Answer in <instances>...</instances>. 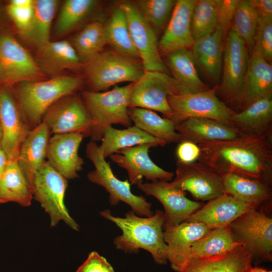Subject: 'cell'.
<instances>
[{
	"instance_id": "6da1fadb",
	"label": "cell",
	"mask_w": 272,
	"mask_h": 272,
	"mask_svg": "<svg viewBox=\"0 0 272 272\" xmlns=\"http://www.w3.org/2000/svg\"><path fill=\"white\" fill-rule=\"evenodd\" d=\"M197 145L200 150L198 162L221 175L232 173L271 184V133Z\"/></svg>"
},
{
	"instance_id": "7a4b0ae2",
	"label": "cell",
	"mask_w": 272,
	"mask_h": 272,
	"mask_svg": "<svg viewBox=\"0 0 272 272\" xmlns=\"http://www.w3.org/2000/svg\"><path fill=\"white\" fill-rule=\"evenodd\" d=\"M104 218L114 223L122 231L115 237L116 248L127 253L138 252L140 249L148 251L155 261L166 264L167 247L163 238L164 214L157 210L150 217H141L132 211L124 217L114 216L106 209L99 213Z\"/></svg>"
},
{
	"instance_id": "3957f363",
	"label": "cell",
	"mask_w": 272,
	"mask_h": 272,
	"mask_svg": "<svg viewBox=\"0 0 272 272\" xmlns=\"http://www.w3.org/2000/svg\"><path fill=\"white\" fill-rule=\"evenodd\" d=\"M83 83L79 77L56 76L47 80L23 82L14 86L15 97L30 130L42 122L46 112L54 103L75 94Z\"/></svg>"
},
{
	"instance_id": "277c9868",
	"label": "cell",
	"mask_w": 272,
	"mask_h": 272,
	"mask_svg": "<svg viewBox=\"0 0 272 272\" xmlns=\"http://www.w3.org/2000/svg\"><path fill=\"white\" fill-rule=\"evenodd\" d=\"M132 85L130 83L121 87L116 86L103 92H82L81 97L93 122L91 141H101L105 129L112 124L131 126L128 110Z\"/></svg>"
},
{
	"instance_id": "5b68a950",
	"label": "cell",
	"mask_w": 272,
	"mask_h": 272,
	"mask_svg": "<svg viewBox=\"0 0 272 272\" xmlns=\"http://www.w3.org/2000/svg\"><path fill=\"white\" fill-rule=\"evenodd\" d=\"M86 154L95 167L88 173L87 177L90 182L106 190L109 193L111 206H117L122 201L129 205L131 211L139 216L150 217L153 215L152 204L144 196L132 193L128 180H121L114 175L95 142L91 141L87 145Z\"/></svg>"
},
{
	"instance_id": "8992f818",
	"label": "cell",
	"mask_w": 272,
	"mask_h": 272,
	"mask_svg": "<svg viewBox=\"0 0 272 272\" xmlns=\"http://www.w3.org/2000/svg\"><path fill=\"white\" fill-rule=\"evenodd\" d=\"M137 61L114 50L101 51L84 65L89 91L103 92L120 83L135 82L145 72Z\"/></svg>"
},
{
	"instance_id": "52a82bcc",
	"label": "cell",
	"mask_w": 272,
	"mask_h": 272,
	"mask_svg": "<svg viewBox=\"0 0 272 272\" xmlns=\"http://www.w3.org/2000/svg\"><path fill=\"white\" fill-rule=\"evenodd\" d=\"M67 180L45 161L35 175L32 185L33 199L48 214L51 227L63 221L72 229L79 231V225L71 216L64 202Z\"/></svg>"
},
{
	"instance_id": "ba28073f",
	"label": "cell",
	"mask_w": 272,
	"mask_h": 272,
	"mask_svg": "<svg viewBox=\"0 0 272 272\" xmlns=\"http://www.w3.org/2000/svg\"><path fill=\"white\" fill-rule=\"evenodd\" d=\"M189 93L169 74L156 71H145L133 83L129 107H140L161 112L170 119L172 111L168 101L170 95Z\"/></svg>"
},
{
	"instance_id": "9c48e42d",
	"label": "cell",
	"mask_w": 272,
	"mask_h": 272,
	"mask_svg": "<svg viewBox=\"0 0 272 272\" xmlns=\"http://www.w3.org/2000/svg\"><path fill=\"white\" fill-rule=\"evenodd\" d=\"M168 101L175 124L189 118H206L228 123L235 111L219 99L214 88L193 93L170 95Z\"/></svg>"
},
{
	"instance_id": "30bf717a",
	"label": "cell",
	"mask_w": 272,
	"mask_h": 272,
	"mask_svg": "<svg viewBox=\"0 0 272 272\" xmlns=\"http://www.w3.org/2000/svg\"><path fill=\"white\" fill-rule=\"evenodd\" d=\"M44 74L28 51L12 35H0V86L13 87L42 80Z\"/></svg>"
},
{
	"instance_id": "8fae6325",
	"label": "cell",
	"mask_w": 272,
	"mask_h": 272,
	"mask_svg": "<svg viewBox=\"0 0 272 272\" xmlns=\"http://www.w3.org/2000/svg\"><path fill=\"white\" fill-rule=\"evenodd\" d=\"M234 239L251 256L270 260L272 255V219L253 209L241 215L229 226Z\"/></svg>"
},
{
	"instance_id": "7c38bea8",
	"label": "cell",
	"mask_w": 272,
	"mask_h": 272,
	"mask_svg": "<svg viewBox=\"0 0 272 272\" xmlns=\"http://www.w3.org/2000/svg\"><path fill=\"white\" fill-rule=\"evenodd\" d=\"M51 134L80 132L90 137L93 125L91 116L81 97L74 94L58 100L46 112L43 121Z\"/></svg>"
},
{
	"instance_id": "4fadbf2b",
	"label": "cell",
	"mask_w": 272,
	"mask_h": 272,
	"mask_svg": "<svg viewBox=\"0 0 272 272\" xmlns=\"http://www.w3.org/2000/svg\"><path fill=\"white\" fill-rule=\"evenodd\" d=\"M119 7L126 16L131 37L139 54L144 71L169 74L170 71L160 56L157 35L134 3L124 2Z\"/></svg>"
},
{
	"instance_id": "5bb4252c",
	"label": "cell",
	"mask_w": 272,
	"mask_h": 272,
	"mask_svg": "<svg viewBox=\"0 0 272 272\" xmlns=\"http://www.w3.org/2000/svg\"><path fill=\"white\" fill-rule=\"evenodd\" d=\"M1 148L7 161L17 160L21 146L30 131L19 108L13 87L0 86Z\"/></svg>"
},
{
	"instance_id": "9a60e30c",
	"label": "cell",
	"mask_w": 272,
	"mask_h": 272,
	"mask_svg": "<svg viewBox=\"0 0 272 272\" xmlns=\"http://www.w3.org/2000/svg\"><path fill=\"white\" fill-rule=\"evenodd\" d=\"M176 176L170 183L188 191L196 199L210 200L224 194L222 176L201 163L177 161Z\"/></svg>"
},
{
	"instance_id": "2e32d148",
	"label": "cell",
	"mask_w": 272,
	"mask_h": 272,
	"mask_svg": "<svg viewBox=\"0 0 272 272\" xmlns=\"http://www.w3.org/2000/svg\"><path fill=\"white\" fill-rule=\"evenodd\" d=\"M153 144H144L121 149L109 156L118 166L125 169L130 184L142 183L143 178L152 182H170L174 174L158 166L150 158L149 152Z\"/></svg>"
},
{
	"instance_id": "e0dca14e",
	"label": "cell",
	"mask_w": 272,
	"mask_h": 272,
	"mask_svg": "<svg viewBox=\"0 0 272 272\" xmlns=\"http://www.w3.org/2000/svg\"><path fill=\"white\" fill-rule=\"evenodd\" d=\"M224 46L223 76L220 89L227 100L234 102L248 67V49L231 27Z\"/></svg>"
},
{
	"instance_id": "ac0fdd59",
	"label": "cell",
	"mask_w": 272,
	"mask_h": 272,
	"mask_svg": "<svg viewBox=\"0 0 272 272\" xmlns=\"http://www.w3.org/2000/svg\"><path fill=\"white\" fill-rule=\"evenodd\" d=\"M137 186L146 195L155 197L162 204L165 210L163 229L186 221L201 207L200 202L187 198L184 191L170 182L157 180Z\"/></svg>"
},
{
	"instance_id": "d6986e66",
	"label": "cell",
	"mask_w": 272,
	"mask_h": 272,
	"mask_svg": "<svg viewBox=\"0 0 272 272\" xmlns=\"http://www.w3.org/2000/svg\"><path fill=\"white\" fill-rule=\"evenodd\" d=\"M85 138L80 132L53 134L47 147L46 161L67 180L78 177L84 160L78 153Z\"/></svg>"
},
{
	"instance_id": "ffe728a7",
	"label": "cell",
	"mask_w": 272,
	"mask_h": 272,
	"mask_svg": "<svg viewBox=\"0 0 272 272\" xmlns=\"http://www.w3.org/2000/svg\"><path fill=\"white\" fill-rule=\"evenodd\" d=\"M211 230L202 223L187 221L163 229L167 259L173 270L179 272L187 263L192 244Z\"/></svg>"
},
{
	"instance_id": "44dd1931",
	"label": "cell",
	"mask_w": 272,
	"mask_h": 272,
	"mask_svg": "<svg viewBox=\"0 0 272 272\" xmlns=\"http://www.w3.org/2000/svg\"><path fill=\"white\" fill-rule=\"evenodd\" d=\"M196 0H178L165 31L158 43L159 51L165 55L190 49L194 41L191 31V17Z\"/></svg>"
},
{
	"instance_id": "7402d4cb",
	"label": "cell",
	"mask_w": 272,
	"mask_h": 272,
	"mask_svg": "<svg viewBox=\"0 0 272 272\" xmlns=\"http://www.w3.org/2000/svg\"><path fill=\"white\" fill-rule=\"evenodd\" d=\"M270 94H272L271 64L262 57L252 53L242 85L233 103L241 111L253 102Z\"/></svg>"
},
{
	"instance_id": "603a6c76",
	"label": "cell",
	"mask_w": 272,
	"mask_h": 272,
	"mask_svg": "<svg viewBox=\"0 0 272 272\" xmlns=\"http://www.w3.org/2000/svg\"><path fill=\"white\" fill-rule=\"evenodd\" d=\"M255 208L224 193L209 200L186 221L202 223L211 229L223 228L229 226L238 217Z\"/></svg>"
},
{
	"instance_id": "cb8c5ba5",
	"label": "cell",
	"mask_w": 272,
	"mask_h": 272,
	"mask_svg": "<svg viewBox=\"0 0 272 272\" xmlns=\"http://www.w3.org/2000/svg\"><path fill=\"white\" fill-rule=\"evenodd\" d=\"M175 128L181 142L197 145L246 137L226 122L206 118H189L175 124Z\"/></svg>"
},
{
	"instance_id": "d4e9b609",
	"label": "cell",
	"mask_w": 272,
	"mask_h": 272,
	"mask_svg": "<svg viewBox=\"0 0 272 272\" xmlns=\"http://www.w3.org/2000/svg\"><path fill=\"white\" fill-rule=\"evenodd\" d=\"M228 124L246 137H260L271 133L272 94L235 112Z\"/></svg>"
},
{
	"instance_id": "484cf974",
	"label": "cell",
	"mask_w": 272,
	"mask_h": 272,
	"mask_svg": "<svg viewBox=\"0 0 272 272\" xmlns=\"http://www.w3.org/2000/svg\"><path fill=\"white\" fill-rule=\"evenodd\" d=\"M51 135L49 127L42 121L29 132L21 146L17 162L32 189L35 175L46 161Z\"/></svg>"
},
{
	"instance_id": "4316f807",
	"label": "cell",
	"mask_w": 272,
	"mask_h": 272,
	"mask_svg": "<svg viewBox=\"0 0 272 272\" xmlns=\"http://www.w3.org/2000/svg\"><path fill=\"white\" fill-rule=\"evenodd\" d=\"M224 37L217 26L214 32L195 41L192 47L196 65L213 84L219 82L221 76Z\"/></svg>"
},
{
	"instance_id": "83f0119b",
	"label": "cell",
	"mask_w": 272,
	"mask_h": 272,
	"mask_svg": "<svg viewBox=\"0 0 272 272\" xmlns=\"http://www.w3.org/2000/svg\"><path fill=\"white\" fill-rule=\"evenodd\" d=\"M38 48V64L44 74L55 75L65 70L78 71L84 65L67 41H49Z\"/></svg>"
},
{
	"instance_id": "f1b7e54d",
	"label": "cell",
	"mask_w": 272,
	"mask_h": 272,
	"mask_svg": "<svg viewBox=\"0 0 272 272\" xmlns=\"http://www.w3.org/2000/svg\"><path fill=\"white\" fill-rule=\"evenodd\" d=\"M252 256L241 244L217 256L190 261L179 272H249Z\"/></svg>"
},
{
	"instance_id": "f546056e",
	"label": "cell",
	"mask_w": 272,
	"mask_h": 272,
	"mask_svg": "<svg viewBox=\"0 0 272 272\" xmlns=\"http://www.w3.org/2000/svg\"><path fill=\"white\" fill-rule=\"evenodd\" d=\"M221 176L224 193L255 208L271 196L270 185L264 181L232 173Z\"/></svg>"
},
{
	"instance_id": "4dcf8cb0",
	"label": "cell",
	"mask_w": 272,
	"mask_h": 272,
	"mask_svg": "<svg viewBox=\"0 0 272 272\" xmlns=\"http://www.w3.org/2000/svg\"><path fill=\"white\" fill-rule=\"evenodd\" d=\"M33 199L32 189L17 160L7 161L0 179V204L14 202L26 207Z\"/></svg>"
},
{
	"instance_id": "1f68e13d",
	"label": "cell",
	"mask_w": 272,
	"mask_h": 272,
	"mask_svg": "<svg viewBox=\"0 0 272 272\" xmlns=\"http://www.w3.org/2000/svg\"><path fill=\"white\" fill-rule=\"evenodd\" d=\"M99 146L102 155L105 159L117 151L130 147L144 144H153L163 147L167 144L155 138L135 125L123 129H119L112 126L107 127Z\"/></svg>"
},
{
	"instance_id": "d6a6232c",
	"label": "cell",
	"mask_w": 272,
	"mask_h": 272,
	"mask_svg": "<svg viewBox=\"0 0 272 272\" xmlns=\"http://www.w3.org/2000/svg\"><path fill=\"white\" fill-rule=\"evenodd\" d=\"M166 57L172 77L189 93L209 89L198 75L192 50H177L167 54Z\"/></svg>"
},
{
	"instance_id": "836d02e7",
	"label": "cell",
	"mask_w": 272,
	"mask_h": 272,
	"mask_svg": "<svg viewBox=\"0 0 272 272\" xmlns=\"http://www.w3.org/2000/svg\"><path fill=\"white\" fill-rule=\"evenodd\" d=\"M128 113L134 125L152 137L167 144L181 142L180 135L170 119L160 117L153 110L140 107H129Z\"/></svg>"
},
{
	"instance_id": "e575fe53",
	"label": "cell",
	"mask_w": 272,
	"mask_h": 272,
	"mask_svg": "<svg viewBox=\"0 0 272 272\" xmlns=\"http://www.w3.org/2000/svg\"><path fill=\"white\" fill-rule=\"evenodd\" d=\"M104 29L106 44L114 51L135 60L140 59L131 37L125 14L119 6L104 25Z\"/></svg>"
},
{
	"instance_id": "d590c367",
	"label": "cell",
	"mask_w": 272,
	"mask_h": 272,
	"mask_svg": "<svg viewBox=\"0 0 272 272\" xmlns=\"http://www.w3.org/2000/svg\"><path fill=\"white\" fill-rule=\"evenodd\" d=\"M238 244H240L235 241L229 226L211 229L192 244L188 262L224 254Z\"/></svg>"
},
{
	"instance_id": "8d00e7d4",
	"label": "cell",
	"mask_w": 272,
	"mask_h": 272,
	"mask_svg": "<svg viewBox=\"0 0 272 272\" xmlns=\"http://www.w3.org/2000/svg\"><path fill=\"white\" fill-rule=\"evenodd\" d=\"M57 5L56 0H35L31 23L23 36L38 47L50 41V29Z\"/></svg>"
},
{
	"instance_id": "74e56055",
	"label": "cell",
	"mask_w": 272,
	"mask_h": 272,
	"mask_svg": "<svg viewBox=\"0 0 272 272\" xmlns=\"http://www.w3.org/2000/svg\"><path fill=\"white\" fill-rule=\"evenodd\" d=\"M71 44L81 62L86 64L106 45L104 25L99 21L88 24L74 36Z\"/></svg>"
},
{
	"instance_id": "f35d334b",
	"label": "cell",
	"mask_w": 272,
	"mask_h": 272,
	"mask_svg": "<svg viewBox=\"0 0 272 272\" xmlns=\"http://www.w3.org/2000/svg\"><path fill=\"white\" fill-rule=\"evenodd\" d=\"M98 4L95 0L65 1L55 24V34L63 36L72 32L92 13Z\"/></svg>"
},
{
	"instance_id": "ab89813d",
	"label": "cell",
	"mask_w": 272,
	"mask_h": 272,
	"mask_svg": "<svg viewBox=\"0 0 272 272\" xmlns=\"http://www.w3.org/2000/svg\"><path fill=\"white\" fill-rule=\"evenodd\" d=\"M218 20L216 0H196L191 17V31L194 42L214 32Z\"/></svg>"
},
{
	"instance_id": "60d3db41",
	"label": "cell",
	"mask_w": 272,
	"mask_h": 272,
	"mask_svg": "<svg viewBox=\"0 0 272 272\" xmlns=\"http://www.w3.org/2000/svg\"><path fill=\"white\" fill-rule=\"evenodd\" d=\"M176 1L138 0L134 4L156 35L165 28Z\"/></svg>"
},
{
	"instance_id": "b9f144b4",
	"label": "cell",
	"mask_w": 272,
	"mask_h": 272,
	"mask_svg": "<svg viewBox=\"0 0 272 272\" xmlns=\"http://www.w3.org/2000/svg\"><path fill=\"white\" fill-rule=\"evenodd\" d=\"M259 17L248 0L240 1L231 27L252 52Z\"/></svg>"
},
{
	"instance_id": "7bdbcfd3",
	"label": "cell",
	"mask_w": 272,
	"mask_h": 272,
	"mask_svg": "<svg viewBox=\"0 0 272 272\" xmlns=\"http://www.w3.org/2000/svg\"><path fill=\"white\" fill-rule=\"evenodd\" d=\"M252 53L270 63L272 59V18H259Z\"/></svg>"
},
{
	"instance_id": "ee69618b",
	"label": "cell",
	"mask_w": 272,
	"mask_h": 272,
	"mask_svg": "<svg viewBox=\"0 0 272 272\" xmlns=\"http://www.w3.org/2000/svg\"><path fill=\"white\" fill-rule=\"evenodd\" d=\"M218 6V27L224 35L228 33L239 0H216Z\"/></svg>"
},
{
	"instance_id": "f6af8a7d",
	"label": "cell",
	"mask_w": 272,
	"mask_h": 272,
	"mask_svg": "<svg viewBox=\"0 0 272 272\" xmlns=\"http://www.w3.org/2000/svg\"><path fill=\"white\" fill-rule=\"evenodd\" d=\"M7 11L17 30L23 35L28 30L31 23L34 12V5L26 8H17L7 5Z\"/></svg>"
},
{
	"instance_id": "bcb514c9",
	"label": "cell",
	"mask_w": 272,
	"mask_h": 272,
	"mask_svg": "<svg viewBox=\"0 0 272 272\" xmlns=\"http://www.w3.org/2000/svg\"><path fill=\"white\" fill-rule=\"evenodd\" d=\"M76 272H114V270L104 257L92 251Z\"/></svg>"
},
{
	"instance_id": "7dc6e473",
	"label": "cell",
	"mask_w": 272,
	"mask_h": 272,
	"mask_svg": "<svg viewBox=\"0 0 272 272\" xmlns=\"http://www.w3.org/2000/svg\"><path fill=\"white\" fill-rule=\"evenodd\" d=\"M200 153V149L197 144L186 141L179 142L176 150L177 161L185 163L198 160Z\"/></svg>"
},
{
	"instance_id": "c3c4849f",
	"label": "cell",
	"mask_w": 272,
	"mask_h": 272,
	"mask_svg": "<svg viewBox=\"0 0 272 272\" xmlns=\"http://www.w3.org/2000/svg\"><path fill=\"white\" fill-rule=\"evenodd\" d=\"M259 18H272L271 0H248Z\"/></svg>"
},
{
	"instance_id": "681fc988",
	"label": "cell",
	"mask_w": 272,
	"mask_h": 272,
	"mask_svg": "<svg viewBox=\"0 0 272 272\" xmlns=\"http://www.w3.org/2000/svg\"><path fill=\"white\" fill-rule=\"evenodd\" d=\"M35 0H11L8 5L17 8H26L34 5Z\"/></svg>"
},
{
	"instance_id": "f907efd6",
	"label": "cell",
	"mask_w": 272,
	"mask_h": 272,
	"mask_svg": "<svg viewBox=\"0 0 272 272\" xmlns=\"http://www.w3.org/2000/svg\"><path fill=\"white\" fill-rule=\"evenodd\" d=\"M7 163V159L0 147V179Z\"/></svg>"
},
{
	"instance_id": "816d5d0a",
	"label": "cell",
	"mask_w": 272,
	"mask_h": 272,
	"mask_svg": "<svg viewBox=\"0 0 272 272\" xmlns=\"http://www.w3.org/2000/svg\"><path fill=\"white\" fill-rule=\"evenodd\" d=\"M249 272H271L260 267H251Z\"/></svg>"
},
{
	"instance_id": "f5cc1de1",
	"label": "cell",
	"mask_w": 272,
	"mask_h": 272,
	"mask_svg": "<svg viewBox=\"0 0 272 272\" xmlns=\"http://www.w3.org/2000/svg\"><path fill=\"white\" fill-rule=\"evenodd\" d=\"M2 126H1V123L0 121V147H1V143L2 141Z\"/></svg>"
}]
</instances>
